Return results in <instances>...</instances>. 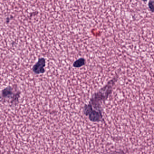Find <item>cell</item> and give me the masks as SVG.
Wrapping results in <instances>:
<instances>
[{
    "mask_svg": "<svg viewBox=\"0 0 154 154\" xmlns=\"http://www.w3.org/2000/svg\"><path fill=\"white\" fill-rule=\"evenodd\" d=\"M143 2H146V1H147V0H143Z\"/></svg>",
    "mask_w": 154,
    "mask_h": 154,
    "instance_id": "5b68a950",
    "label": "cell"
},
{
    "mask_svg": "<svg viewBox=\"0 0 154 154\" xmlns=\"http://www.w3.org/2000/svg\"><path fill=\"white\" fill-rule=\"evenodd\" d=\"M118 76L110 81L108 84L94 95L88 105L84 107V114L88 116L91 121L98 122L102 119L101 108L102 102L107 99L110 94L113 86L116 82Z\"/></svg>",
    "mask_w": 154,
    "mask_h": 154,
    "instance_id": "6da1fadb",
    "label": "cell"
},
{
    "mask_svg": "<svg viewBox=\"0 0 154 154\" xmlns=\"http://www.w3.org/2000/svg\"><path fill=\"white\" fill-rule=\"evenodd\" d=\"M45 66V60L44 59H39L38 62L34 65L33 68V72L37 74L43 73L44 72V67Z\"/></svg>",
    "mask_w": 154,
    "mask_h": 154,
    "instance_id": "7a4b0ae2",
    "label": "cell"
},
{
    "mask_svg": "<svg viewBox=\"0 0 154 154\" xmlns=\"http://www.w3.org/2000/svg\"><path fill=\"white\" fill-rule=\"evenodd\" d=\"M154 2L153 1H150L149 3V7L150 10L152 12H153L154 11Z\"/></svg>",
    "mask_w": 154,
    "mask_h": 154,
    "instance_id": "277c9868",
    "label": "cell"
},
{
    "mask_svg": "<svg viewBox=\"0 0 154 154\" xmlns=\"http://www.w3.org/2000/svg\"><path fill=\"white\" fill-rule=\"evenodd\" d=\"M74 66L76 67H80L81 65H83V63H84V60L83 59H80L79 60H77L75 62Z\"/></svg>",
    "mask_w": 154,
    "mask_h": 154,
    "instance_id": "3957f363",
    "label": "cell"
}]
</instances>
